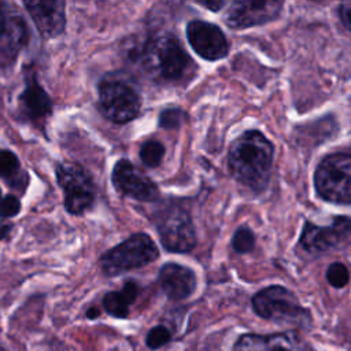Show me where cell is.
<instances>
[{
	"label": "cell",
	"mask_w": 351,
	"mask_h": 351,
	"mask_svg": "<svg viewBox=\"0 0 351 351\" xmlns=\"http://www.w3.org/2000/svg\"><path fill=\"white\" fill-rule=\"evenodd\" d=\"M274 148L258 130H247L229 147L228 166L236 181L255 192L269 182Z\"/></svg>",
	"instance_id": "obj_1"
},
{
	"label": "cell",
	"mask_w": 351,
	"mask_h": 351,
	"mask_svg": "<svg viewBox=\"0 0 351 351\" xmlns=\"http://www.w3.org/2000/svg\"><path fill=\"white\" fill-rule=\"evenodd\" d=\"M138 59L147 71L160 81H180L195 66L180 40L173 34L151 37L141 51Z\"/></svg>",
	"instance_id": "obj_2"
},
{
	"label": "cell",
	"mask_w": 351,
	"mask_h": 351,
	"mask_svg": "<svg viewBox=\"0 0 351 351\" xmlns=\"http://www.w3.org/2000/svg\"><path fill=\"white\" fill-rule=\"evenodd\" d=\"M254 311L277 324H291L299 328H308L311 317L308 310L300 306L298 298L281 285H270L252 296Z\"/></svg>",
	"instance_id": "obj_3"
},
{
	"label": "cell",
	"mask_w": 351,
	"mask_h": 351,
	"mask_svg": "<svg viewBox=\"0 0 351 351\" xmlns=\"http://www.w3.org/2000/svg\"><path fill=\"white\" fill-rule=\"evenodd\" d=\"M159 256L155 241L147 233H134L122 243L107 250L100 256V266L107 276H119L125 271L143 267Z\"/></svg>",
	"instance_id": "obj_4"
},
{
	"label": "cell",
	"mask_w": 351,
	"mask_h": 351,
	"mask_svg": "<svg viewBox=\"0 0 351 351\" xmlns=\"http://www.w3.org/2000/svg\"><path fill=\"white\" fill-rule=\"evenodd\" d=\"M97 96L100 112L111 122L128 123L140 112V93L122 78H103L97 85Z\"/></svg>",
	"instance_id": "obj_5"
},
{
	"label": "cell",
	"mask_w": 351,
	"mask_h": 351,
	"mask_svg": "<svg viewBox=\"0 0 351 351\" xmlns=\"http://www.w3.org/2000/svg\"><path fill=\"white\" fill-rule=\"evenodd\" d=\"M159 240L170 252H189L196 245V232L191 214L184 207L171 203L162 207L154 217Z\"/></svg>",
	"instance_id": "obj_6"
},
{
	"label": "cell",
	"mask_w": 351,
	"mask_h": 351,
	"mask_svg": "<svg viewBox=\"0 0 351 351\" xmlns=\"http://www.w3.org/2000/svg\"><path fill=\"white\" fill-rule=\"evenodd\" d=\"M314 184L322 199L332 203H351V155L325 156L315 170Z\"/></svg>",
	"instance_id": "obj_7"
},
{
	"label": "cell",
	"mask_w": 351,
	"mask_h": 351,
	"mask_svg": "<svg viewBox=\"0 0 351 351\" xmlns=\"http://www.w3.org/2000/svg\"><path fill=\"white\" fill-rule=\"evenodd\" d=\"M55 176L69 214L81 215L93 206L96 189L90 174L84 167L75 163H59L55 167Z\"/></svg>",
	"instance_id": "obj_8"
},
{
	"label": "cell",
	"mask_w": 351,
	"mask_h": 351,
	"mask_svg": "<svg viewBox=\"0 0 351 351\" xmlns=\"http://www.w3.org/2000/svg\"><path fill=\"white\" fill-rule=\"evenodd\" d=\"M111 181L119 193L132 199L140 202H155L159 199L158 185L128 159H119L114 165Z\"/></svg>",
	"instance_id": "obj_9"
},
{
	"label": "cell",
	"mask_w": 351,
	"mask_h": 351,
	"mask_svg": "<svg viewBox=\"0 0 351 351\" xmlns=\"http://www.w3.org/2000/svg\"><path fill=\"white\" fill-rule=\"evenodd\" d=\"M186 40L192 49L206 60H219L229 52L223 32L214 23L195 19L186 25Z\"/></svg>",
	"instance_id": "obj_10"
},
{
	"label": "cell",
	"mask_w": 351,
	"mask_h": 351,
	"mask_svg": "<svg viewBox=\"0 0 351 351\" xmlns=\"http://www.w3.org/2000/svg\"><path fill=\"white\" fill-rule=\"evenodd\" d=\"M27 40L29 27L23 16L0 1V62H12Z\"/></svg>",
	"instance_id": "obj_11"
},
{
	"label": "cell",
	"mask_w": 351,
	"mask_h": 351,
	"mask_svg": "<svg viewBox=\"0 0 351 351\" xmlns=\"http://www.w3.org/2000/svg\"><path fill=\"white\" fill-rule=\"evenodd\" d=\"M281 1H233L223 19L232 29H245L273 21L281 11Z\"/></svg>",
	"instance_id": "obj_12"
},
{
	"label": "cell",
	"mask_w": 351,
	"mask_h": 351,
	"mask_svg": "<svg viewBox=\"0 0 351 351\" xmlns=\"http://www.w3.org/2000/svg\"><path fill=\"white\" fill-rule=\"evenodd\" d=\"M233 351H310V347L295 330H288L267 336L241 335L236 340Z\"/></svg>",
	"instance_id": "obj_13"
},
{
	"label": "cell",
	"mask_w": 351,
	"mask_h": 351,
	"mask_svg": "<svg viewBox=\"0 0 351 351\" xmlns=\"http://www.w3.org/2000/svg\"><path fill=\"white\" fill-rule=\"evenodd\" d=\"M25 8L34 22L36 29L44 38H55L66 27V3L55 1H25Z\"/></svg>",
	"instance_id": "obj_14"
},
{
	"label": "cell",
	"mask_w": 351,
	"mask_h": 351,
	"mask_svg": "<svg viewBox=\"0 0 351 351\" xmlns=\"http://www.w3.org/2000/svg\"><path fill=\"white\" fill-rule=\"evenodd\" d=\"M21 114L30 122L40 123L52 114V100L37 81L34 73L25 78V88L18 97Z\"/></svg>",
	"instance_id": "obj_15"
},
{
	"label": "cell",
	"mask_w": 351,
	"mask_h": 351,
	"mask_svg": "<svg viewBox=\"0 0 351 351\" xmlns=\"http://www.w3.org/2000/svg\"><path fill=\"white\" fill-rule=\"evenodd\" d=\"M158 281L170 300H182L189 298L196 289V274L192 269L176 263H165L158 274Z\"/></svg>",
	"instance_id": "obj_16"
},
{
	"label": "cell",
	"mask_w": 351,
	"mask_h": 351,
	"mask_svg": "<svg viewBox=\"0 0 351 351\" xmlns=\"http://www.w3.org/2000/svg\"><path fill=\"white\" fill-rule=\"evenodd\" d=\"M350 221L337 218L332 226L322 228L311 222H306L300 236V245L311 254L324 252L339 243L340 237L348 230Z\"/></svg>",
	"instance_id": "obj_17"
},
{
	"label": "cell",
	"mask_w": 351,
	"mask_h": 351,
	"mask_svg": "<svg viewBox=\"0 0 351 351\" xmlns=\"http://www.w3.org/2000/svg\"><path fill=\"white\" fill-rule=\"evenodd\" d=\"M0 178L14 189L21 188L22 192L29 182V176L22 171L18 156L10 149L0 148Z\"/></svg>",
	"instance_id": "obj_18"
},
{
	"label": "cell",
	"mask_w": 351,
	"mask_h": 351,
	"mask_svg": "<svg viewBox=\"0 0 351 351\" xmlns=\"http://www.w3.org/2000/svg\"><path fill=\"white\" fill-rule=\"evenodd\" d=\"M138 156L143 165L148 169L158 167L165 156V145L156 140L144 141L138 149Z\"/></svg>",
	"instance_id": "obj_19"
},
{
	"label": "cell",
	"mask_w": 351,
	"mask_h": 351,
	"mask_svg": "<svg viewBox=\"0 0 351 351\" xmlns=\"http://www.w3.org/2000/svg\"><path fill=\"white\" fill-rule=\"evenodd\" d=\"M130 303L121 291L107 292L103 298V307L106 313L115 318H126L129 315Z\"/></svg>",
	"instance_id": "obj_20"
},
{
	"label": "cell",
	"mask_w": 351,
	"mask_h": 351,
	"mask_svg": "<svg viewBox=\"0 0 351 351\" xmlns=\"http://www.w3.org/2000/svg\"><path fill=\"white\" fill-rule=\"evenodd\" d=\"M232 245H233V250L239 254L250 252L255 245V236L252 230L247 226L239 228L232 237Z\"/></svg>",
	"instance_id": "obj_21"
},
{
	"label": "cell",
	"mask_w": 351,
	"mask_h": 351,
	"mask_svg": "<svg viewBox=\"0 0 351 351\" xmlns=\"http://www.w3.org/2000/svg\"><path fill=\"white\" fill-rule=\"evenodd\" d=\"M185 119V112L181 108L171 107V108H165L158 118V125L162 129H178L181 123Z\"/></svg>",
	"instance_id": "obj_22"
},
{
	"label": "cell",
	"mask_w": 351,
	"mask_h": 351,
	"mask_svg": "<svg viewBox=\"0 0 351 351\" xmlns=\"http://www.w3.org/2000/svg\"><path fill=\"white\" fill-rule=\"evenodd\" d=\"M326 280L335 288H343L350 280L348 269L341 262H333L326 270Z\"/></svg>",
	"instance_id": "obj_23"
},
{
	"label": "cell",
	"mask_w": 351,
	"mask_h": 351,
	"mask_svg": "<svg viewBox=\"0 0 351 351\" xmlns=\"http://www.w3.org/2000/svg\"><path fill=\"white\" fill-rule=\"evenodd\" d=\"M21 211V200L15 195H1L0 189V219L12 218Z\"/></svg>",
	"instance_id": "obj_24"
},
{
	"label": "cell",
	"mask_w": 351,
	"mask_h": 351,
	"mask_svg": "<svg viewBox=\"0 0 351 351\" xmlns=\"http://www.w3.org/2000/svg\"><path fill=\"white\" fill-rule=\"evenodd\" d=\"M171 335L169 332V329H166L165 326L159 325V326H155L152 328L148 333H147V337H145V344L148 348L151 350H158L162 346H165L169 340H170Z\"/></svg>",
	"instance_id": "obj_25"
},
{
	"label": "cell",
	"mask_w": 351,
	"mask_h": 351,
	"mask_svg": "<svg viewBox=\"0 0 351 351\" xmlns=\"http://www.w3.org/2000/svg\"><path fill=\"white\" fill-rule=\"evenodd\" d=\"M121 292H122V293H123V296L128 299V302L132 304V303L136 300V298H137V293H138V285H137V282H136V281L129 280V281H126V282L123 284V287H122Z\"/></svg>",
	"instance_id": "obj_26"
},
{
	"label": "cell",
	"mask_w": 351,
	"mask_h": 351,
	"mask_svg": "<svg viewBox=\"0 0 351 351\" xmlns=\"http://www.w3.org/2000/svg\"><path fill=\"white\" fill-rule=\"evenodd\" d=\"M339 14L341 18L343 25L351 32V1L350 3H343L339 7Z\"/></svg>",
	"instance_id": "obj_27"
},
{
	"label": "cell",
	"mask_w": 351,
	"mask_h": 351,
	"mask_svg": "<svg viewBox=\"0 0 351 351\" xmlns=\"http://www.w3.org/2000/svg\"><path fill=\"white\" fill-rule=\"evenodd\" d=\"M199 5H202V7H206V8H208L210 11H219L223 5H225V1H222V0H210V1H196Z\"/></svg>",
	"instance_id": "obj_28"
},
{
	"label": "cell",
	"mask_w": 351,
	"mask_h": 351,
	"mask_svg": "<svg viewBox=\"0 0 351 351\" xmlns=\"http://www.w3.org/2000/svg\"><path fill=\"white\" fill-rule=\"evenodd\" d=\"M11 229H12V225H11V223H7V222H0V240L5 239V237L10 234Z\"/></svg>",
	"instance_id": "obj_29"
},
{
	"label": "cell",
	"mask_w": 351,
	"mask_h": 351,
	"mask_svg": "<svg viewBox=\"0 0 351 351\" xmlns=\"http://www.w3.org/2000/svg\"><path fill=\"white\" fill-rule=\"evenodd\" d=\"M100 315V310L97 308V307H90V308H88V311H86V317L89 318V319H95V318H97Z\"/></svg>",
	"instance_id": "obj_30"
},
{
	"label": "cell",
	"mask_w": 351,
	"mask_h": 351,
	"mask_svg": "<svg viewBox=\"0 0 351 351\" xmlns=\"http://www.w3.org/2000/svg\"><path fill=\"white\" fill-rule=\"evenodd\" d=\"M0 351H4V350H3V348H1V347H0Z\"/></svg>",
	"instance_id": "obj_31"
}]
</instances>
